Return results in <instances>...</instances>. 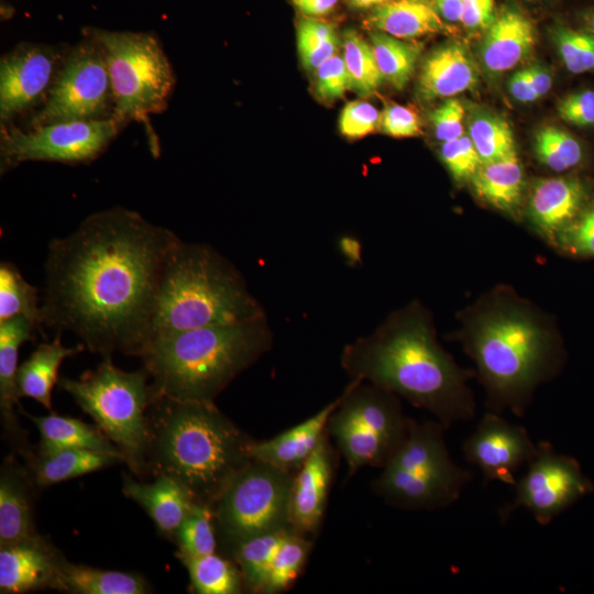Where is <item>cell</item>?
<instances>
[{
	"instance_id": "obj_1",
	"label": "cell",
	"mask_w": 594,
	"mask_h": 594,
	"mask_svg": "<svg viewBox=\"0 0 594 594\" xmlns=\"http://www.w3.org/2000/svg\"><path fill=\"white\" fill-rule=\"evenodd\" d=\"M178 237L139 212L97 211L48 244L42 323L91 352L135 355L151 321L166 256Z\"/></svg>"
},
{
	"instance_id": "obj_2",
	"label": "cell",
	"mask_w": 594,
	"mask_h": 594,
	"mask_svg": "<svg viewBox=\"0 0 594 594\" xmlns=\"http://www.w3.org/2000/svg\"><path fill=\"white\" fill-rule=\"evenodd\" d=\"M340 363L351 380L367 382L433 414L447 429L475 415L460 369L435 339L419 306L392 315L373 333L343 349Z\"/></svg>"
},
{
	"instance_id": "obj_3",
	"label": "cell",
	"mask_w": 594,
	"mask_h": 594,
	"mask_svg": "<svg viewBox=\"0 0 594 594\" xmlns=\"http://www.w3.org/2000/svg\"><path fill=\"white\" fill-rule=\"evenodd\" d=\"M148 469L211 505L249 461L250 440L215 403L155 395L147 413Z\"/></svg>"
},
{
	"instance_id": "obj_4",
	"label": "cell",
	"mask_w": 594,
	"mask_h": 594,
	"mask_svg": "<svg viewBox=\"0 0 594 594\" xmlns=\"http://www.w3.org/2000/svg\"><path fill=\"white\" fill-rule=\"evenodd\" d=\"M266 316L151 338L135 354L153 380L156 395L215 403L241 372L271 349Z\"/></svg>"
},
{
	"instance_id": "obj_5",
	"label": "cell",
	"mask_w": 594,
	"mask_h": 594,
	"mask_svg": "<svg viewBox=\"0 0 594 594\" xmlns=\"http://www.w3.org/2000/svg\"><path fill=\"white\" fill-rule=\"evenodd\" d=\"M263 316V307L231 262L207 244L178 238L162 270L150 339Z\"/></svg>"
},
{
	"instance_id": "obj_6",
	"label": "cell",
	"mask_w": 594,
	"mask_h": 594,
	"mask_svg": "<svg viewBox=\"0 0 594 594\" xmlns=\"http://www.w3.org/2000/svg\"><path fill=\"white\" fill-rule=\"evenodd\" d=\"M463 342L487 392V408L522 416L534 389L557 363L553 338L525 308L497 305L479 312Z\"/></svg>"
},
{
	"instance_id": "obj_7",
	"label": "cell",
	"mask_w": 594,
	"mask_h": 594,
	"mask_svg": "<svg viewBox=\"0 0 594 594\" xmlns=\"http://www.w3.org/2000/svg\"><path fill=\"white\" fill-rule=\"evenodd\" d=\"M148 378L144 367L127 372L113 364L111 355H103L96 370L77 380H58L59 387L95 420L138 475L148 470L147 413L155 397Z\"/></svg>"
},
{
	"instance_id": "obj_8",
	"label": "cell",
	"mask_w": 594,
	"mask_h": 594,
	"mask_svg": "<svg viewBox=\"0 0 594 594\" xmlns=\"http://www.w3.org/2000/svg\"><path fill=\"white\" fill-rule=\"evenodd\" d=\"M437 421L410 420L408 435L373 483L374 492L392 506L435 510L455 503L472 480L457 465Z\"/></svg>"
},
{
	"instance_id": "obj_9",
	"label": "cell",
	"mask_w": 594,
	"mask_h": 594,
	"mask_svg": "<svg viewBox=\"0 0 594 594\" xmlns=\"http://www.w3.org/2000/svg\"><path fill=\"white\" fill-rule=\"evenodd\" d=\"M102 46L113 94V118L124 127L166 110L176 78L163 46L153 32L86 28Z\"/></svg>"
},
{
	"instance_id": "obj_10",
	"label": "cell",
	"mask_w": 594,
	"mask_h": 594,
	"mask_svg": "<svg viewBox=\"0 0 594 594\" xmlns=\"http://www.w3.org/2000/svg\"><path fill=\"white\" fill-rule=\"evenodd\" d=\"M290 471L252 459L211 504L217 537L233 552L253 536L292 527Z\"/></svg>"
},
{
	"instance_id": "obj_11",
	"label": "cell",
	"mask_w": 594,
	"mask_h": 594,
	"mask_svg": "<svg viewBox=\"0 0 594 594\" xmlns=\"http://www.w3.org/2000/svg\"><path fill=\"white\" fill-rule=\"evenodd\" d=\"M114 101L106 55L100 43L84 31L68 46L56 79L43 105L29 116L25 128L55 122L113 118Z\"/></svg>"
},
{
	"instance_id": "obj_12",
	"label": "cell",
	"mask_w": 594,
	"mask_h": 594,
	"mask_svg": "<svg viewBox=\"0 0 594 594\" xmlns=\"http://www.w3.org/2000/svg\"><path fill=\"white\" fill-rule=\"evenodd\" d=\"M124 128L114 118L55 122L35 128L1 125V173L25 162L90 163Z\"/></svg>"
},
{
	"instance_id": "obj_13",
	"label": "cell",
	"mask_w": 594,
	"mask_h": 594,
	"mask_svg": "<svg viewBox=\"0 0 594 594\" xmlns=\"http://www.w3.org/2000/svg\"><path fill=\"white\" fill-rule=\"evenodd\" d=\"M514 496L498 510L506 522L518 508H526L544 526L588 494L593 485L571 457L559 454L546 441L538 443L525 475L515 484Z\"/></svg>"
},
{
	"instance_id": "obj_14",
	"label": "cell",
	"mask_w": 594,
	"mask_h": 594,
	"mask_svg": "<svg viewBox=\"0 0 594 594\" xmlns=\"http://www.w3.org/2000/svg\"><path fill=\"white\" fill-rule=\"evenodd\" d=\"M68 46L22 42L0 59V122L31 116L47 98Z\"/></svg>"
},
{
	"instance_id": "obj_15",
	"label": "cell",
	"mask_w": 594,
	"mask_h": 594,
	"mask_svg": "<svg viewBox=\"0 0 594 594\" xmlns=\"http://www.w3.org/2000/svg\"><path fill=\"white\" fill-rule=\"evenodd\" d=\"M462 450L466 461L480 470L486 482L514 485L515 473L534 459L538 444L524 427L488 411L464 440Z\"/></svg>"
},
{
	"instance_id": "obj_16",
	"label": "cell",
	"mask_w": 594,
	"mask_h": 594,
	"mask_svg": "<svg viewBox=\"0 0 594 594\" xmlns=\"http://www.w3.org/2000/svg\"><path fill=\"white\" fill-rule=\"evenodd\" d=\"M65 560L40 535L0 546V592L16 594L47 587L56 590Z\"/></svg>"
},
{
	"instance_id": "obj_17",
	"label": "cell",
	"mask_w": 594,
	"mask_h": 594,
	"mask_svg": "<svg viewBox=\"0 0 594 594\" xmlns=\"http://www.w3.org/2000/svg\"><path fill=\"white\" fill-rule=\"evenodd\" d=\"M327 433L294 476L290 524L302 535H314L326 510L333 472V454Z\"/></svg>"
},
{
	"instance_id": "obj_18",
	"label": "cell",
	"mask_w": 594,
	"mask_h": 594,
	"mask_svg": "<svg viewBox=\"0 0 594 594\" xmlns=\"http://www.w3.org/2000/svg\"><path fill=\"white\" fill-rule=\"evenodd\" d=\"M37 326L25 316L0 321V413L6 437L25 458L32 451L20 427L14 406L19 405L16 384L18 354L20 346L34 339Z\"/></svg>"
},
{
	"instance_id": "obj_19",
	"label": "cell",
	"mask_w": 594,
	"mask_h": 594,
	"mask_svg": "<svg viewBox=\"0 0 594 594\" xmlns=\"http://www.w3.org/2000/svg\"><path fill=\"white\" fill-rule=\"evenodd\" d=\"M477 81L479 70L470 51L460 42H449L422 62L418 95L426 101L453 98L473 89Z\"/></svg>"
},
{
	"instance_id": "obj_20",
	"label": "cell",
	"mask_w": 594,
	"mask_h": 594,
	"mask_svg": "<svg viewBox=\"0 0 594 594\" xmlns=\"http://www.w3.org/2000/svg\"><path fill=\"white\" fill-rule=\"evenodd\" d=\"M485 31L479 55L491 75L508 72L522 63L535 45L531 21L516 9L501 11Z\"/></svg>"
},
{
	"instance_id": "obj_21",
	"label": "cell",
	"mask_w": 594,
	"mask_h": 594,
	"mask_svg": "<svg viewBox=\"0 0 594 594\" xmlns=\"http://www.w3.org/2000/svg\"><path fill=\"white\" fill-rule=\"evenodd\" d=\"M342 396L343 393L310 418L276 437L261 442L252 441L251 459L286 471H298L326 435L328 420Z\"/></svg>"
},
{
	"instance_id": "obj_22",
	"label": "cell",
	"mask_w": 594,
	"mask_h": 594,
	"mask_svg": "<svg viewBox=\"0 0 594 594\" xmlns=\"http://www.w3.org/2000/svg\"><path fill=\"white\" fill-rule=\"evenodd\" d=\"M585 189L576 177L542 178L532 185L528 215L534 226L548 237L570 224L583 209Z\"/></svg>"
},
{
	"instance_id": "obj_23",
	"label": "cell",
	"mask_w": 594,
	"mask_h": 594,
	"mask_svg": "<svg viewBox=\"0 0 594 594\" xmlns=\"http://www.w3.org/2000/svg\"><path fill=\"white\" fill-rule=\"evenodd\" d=\"M123 492L146 510L165 536L172 537L196 502L180 482L167 475H157L152 483L124 476Z\"/></svg>"
},
{
	"instance_id": "obj_24",
	"label": "cell",
	"mask_w": 594,
	"mask_h": 594,
	"mask_svg": "<svg viewBox=\"0 0 594 594\" xmlns=\"http://www.w3.org/2000/svg\"><path fill=\"white\" fill-rule=\"evenodd\" d=\"M32 481L18 468L14 460H7L0 473V546L32 539L38 534L33 522L31 499Z\"/></svg>"
},
{
	"instance_id": "obj_25",
	"label": "cell",
	"mask_w": 594,
	"mask_h": 594,
	"mask_svg": "<svg viewBox=\"0 0 594 594\" xmlns=\"http://www.w3.org/2000/svg\"><path fill=\"white\" fill-rule=\"evenodd\" d=\"M364 24L372 31L402 40L449 30L430 0H389L372 9Z\"/></svg>"
},
{
	"instance_id": "obj_26",
	"label": "cell",
	"mask_w": 594,
	"mask_h": 594,
	"mask_svg": "<svg viewBox=\"0 0 594 594\" xmlns=\"http://www.w3.org/2000/svg\"><path fill=\"white\" fill-rule=\"evenodd\" d=\"M327 431L333 437L346 461L348 476L354 475L366 465L384 468L394 454L383 439L364 427L340 405L331 414Z\"/></svg>"
},
{
	"instance_id": "obj_27",
	"label": "cell",
	"mask_w": 594,
	"mask_h": 594,
	"mask_svg": "<svg viewBox=\"0 0 594 594\" xmlns=\"http://www.w3.org/2000/svg\"><path fill=\"white\" fill-rule=\"evenodd\" d=\"M58 332L51 342L41 343L18 369L16 384L20 397L33 398L45 408H52V391L58 382V370L62 362L86 348L64 346Z\"/></svg>"
},
{
	"instance_id": "obj_28",
	"label": "cell",
	"mask_w": 594,
	"mask_h": 594,
	"mask_svg": "<svg viewBox=\"0 0 594 594\" xmlns=\"http://www.w3.org/2000/svg\"><path fill=\"white\" fill-rule=\"evenodd\" d=\"M24 415L32 420L40 433L37 452L47 453L61 449H85L106 453L124 461L117 446L98 428L77 418L58 415Z\"/></svg>"
},
{
	"instance_id": "obj_29",
	"label": "cell",
	"mask_w": 594,
	"mask_h": 594,
	"mask_svg": "<svg viewBox=\"0 0 594 594\" xmlns=\"http://www.w3.org/2000/svg\"><path fill=\"white\" fill-rule=\"evenodd\" d=\"M29 476L38 487L51 486L121 462L116 457L85 449H61L25 458Z\"/></svg>"
},
{
	"instance_id": "obj_30",
	"label": "cell",
	"mask_w": 594,
	"mask_h": 594,
	"mask_svg": "<svg viewBox=\"0 0 594 594\" xmlns=\"http://www.w3.org/2000/svg\"><path fill=\"white\" fill-rule=\"evenodd\" d=\"M470 182L475 194L498 210L513 212L521 202L525 180L516 152L482 163Z\"/></svg>"
},
{
	"instance_id": "obj_31",
	"label": "cell",
	"mask_w": 594,
	"mask_h": 594,
	"mask_svg": "<svg viewBox=\"0 0 594 594\" xmlns=\"http://www.w3.org/2000/svg\"><path fill=\"white\" fill-rule=\"evenodd\" d=\"M74 594H144L146 582L139 575L102 570L64 561L57 588Z\"/></svg>"
},
{
	"instance_id": "obj_32",
	"label": "cell",
	"mask_w": 594,
	"mask_h": 594,
	"mask_svg": "<svg viewBox=\"0 0 594 594\" xmlns=\"http://www.w3.org/2000/svg\"><path fill=\"white\" fill-rule=\"evenodd\" d=\"M292 528L260 534L237 546L232 554L245 590L251 593L263 592L276 551Z\"/></svg>"
},
{
	"instance_id": "obj_33",
	"label": "cell",
	"mask_w": 594,
	"mask_h": 594,
	"mask_svg": "<svg viewBox=\"0 0 594 594\" xmlns=\"http://www.w3.org/2000/svg\"><path fill=\"white\" fill-rule=\"evenodd\" d=\"M187 568L191 586L199 594H238L244 588L242 575L232 561L211 553L179 558Z\"/></svg>"
},
{
	"instance_id": "obj_34",
	"label": "cell",
	"mask_w": 594,
	"mask_h": 594,
	"mask_svg": "<svg viewBox=\"0 0 594 594\" xmlns=\"http://www.w3.org/2000/svg\"><path fill=\"white\" fill-rule=\"evenodd\" d=\"M370 43L383 80L403 89L415 72L420 46L382 32L372 33Z\"/></svg>"
},
{
	"instance_id": "obj_35",
	"label": "cell",
	"mask_w": 594,
	"mask_h": 594,
	"mask_svg": "<svg viewBox=\"0 0 594 594\" xmlns=\"http://www.w3.org/2000/svg\"><path fill=\"white\" fill-rule=\"evenodd\" d=\"M341 41L350 89L361 97L375 94L383 78L371 43L352 29L344 31Z\"/></svg>"
},
{
	"instance_id": "obj_36",
	"label": "cell",
	"mask_w": 594,
	"mask_h": 594,
	"mask_svg": "<svg viewBox=\"0 0 594 594\" xmlns=\"http://www.w3.org/2000/svg\"><path fill=\"white\" fill-rule=\"evenodd\" d=\"M25 316L40 329L42 323L37 288L28 283L10 262L0 264V321Z\"/></svg>"
},
{
	"instance_id": "obj_37",
	"label": "cell",
	"mask_w": 594,
	"mask_h": 594,
	"mask_svg": "<svg viewBox=\"0 0 594 594\" xmlns=\"http://www.w3.org/2000/svg\"><path fill=\"white\" fill-rule=\"evenodd\" d=\"M174 537L178 546V558L215 553L217 531L211 505L195 502Z\"/></svg>"
},
{
	"instance_id": "obj_38",
	"label": "cell",
	"mask_w": 594,
	"mask_h": 594,
	"mask_svg": "<svg viewBox=\"0 0 594 594\" xmlns=\"http://www.w3.org/2000/svg\"><path fill=\"white\" fill-rule=\"evenodd\" d=\"M311 542L292 528L279 544L268 578L263 588V594H277L288 590L301 573Z\"/></svg>"
},
{
	"instance_id": "obj_39",
	"label": "cell",
	"mask_w": 594,
	"mask_h": 594,
	"mask_svg": "<svg viewBox=\"0 0 594 594\" xmlns=\"http://www.w3.org/2000/svg\"><path fill=\"white\" fill-rule=\"evenodd\" d=\"M468 131L482 163L516 152L514 134L508 122L495 113L487 111L474 113L469 120Z\"/></svg>"
},
{
	"instance_id": "obj_40",
	"label": "cell",
	"mask_w": 594,
	"mask_h": 594,
	"mask_svg": "<svg viewBox=\"0 0 594 594\" xmlns=\"http://www.w3.org/2000/svg\"><path fill=\"white\" fill-rule=\"evenodd\" d=\"M296 41L301 64L310 72L338 54L342 42L333 24L308 16L298 22Z\"/></svg>"
},
{
	"instance_id": "obj_41",
	"label": "cell",
	"mask_w": 594,
	"mask_h": 594,
	"mask_svg": "<svg viewBox=\"0 0 594 594\" xmlns=\"http://www.w3.org/2000/svg\"><path fill=\"white\" fill-rule=\"evenodd\" d=\"M537 160L554 172H565L578 166L583 158L580 142L570 133L556 127L540 129L534 143Z\"/></svg>"
},
{
	"instance_id": "obj_42",
	"label": "cell",
	"mask_w": 594,
	"mask_h": 594,
	"mask_svg": "<svg viewBox=\"0 0 594 594\" xmlns=\"http://www.w3.org/2000/svg\"><path fill=\"white\" fill-rule=\"evenodd\" d=\"M553 42L559 56L573 74L594 70V34L560 26L553 32Z\"/></svg>"
},
{
	"instance_id": "obj_43",
	"label": "cell",
	"mask_w": 594,
	"mask_h": 594,
	"mask_svg": "<svg viewBox=\"0 0 594 594\" xmlns=\"http://www.w3.org/2000/svg\"><path fill=\"white\" fill-rule=\"evenodd\" d=\"M440 158L452 177L459 183L471 180L482 164L479 153L468 134L443 142L440 147Z\"/></svg>"
},
{
	"instance_id": "obj_44",
	"label": "cell",
	"mask_w": 594,
	"mask_h": 594,
	"mask_svg": "<svg viewBox=\"0 0 594 594\" xmlns=\"http://www.w3.org/2000/svg\"><path fill=\"white\" fill-rule=\"evenodd\" d=\"M556 239L572 254L594 256V199Z\"/></svg>"
},
{
	"instance_id": "obj_45",
	"label": "cell",
	"mask_w": 594,
	"mask_h": 594,
	"mask_svg": "<svg viewBox=\"0 0 594 594\" xmlns=\"http://www.w3.org/2000/svg\"><path fill=\"white\" fill-rule=\"evenodd\" d=\"M314 73V92L323 102L342 98L350 89L343 56L339 53L321 64Z\"/></svg>"
},
{
	"instance_id": "obj_46",
	"label": "cell",
	"mask_w": 594,
	"mask_h": 594,
	"mask_svg": "<svg viewBox=\"0 0 594 594\" xmlns=\"http://www.w3.org/2000/svg\"><path fill=\"white\" fill-rule=\"evenodd\" d=\"M381 113L367 101L348 102L339 117V130L349 139H359L373 133L380 128Z\"/></svg>"
},
{
	"instance_id": "obj_47",
	"label": "cell",
	"mask_w": 594,
	"mask_h": 594,
	"mask_svg": "<svg viewBox=\"0 0 594 594\" xmlns=\"http://www.w3.org/2000/svg\"><path fill=\"white\" fill-rule=\"evenodd\" d=\"M465 109L455 98L446 99L430 114L436 138L443 142L464 135Z\"/></svg>"
},
{
	"instance_id": "obj_48",
	"label": "cell",
	"mask_w": 594,
	"mask_h": 594,
	"mask_svg": "<svg viewBox=\"0 0 594 594\" xmlns=\"http://www.w3.org/2000/svg\"><path fill=\"white\" fill-rule=\"evenodd\" d=\"M380 128L393 138H413L422 133L420 120L410 106L392 103L381 113Z\"/></svg>"
},
{
	"instance_id": "obj_49",
	"label": "cell",
	"mask_w": 594,
	"mask_h": 594,
	"mask_svg": "<svg viewBox=\"0 0 594 594\" xmlns=\"http://www.w3.org/2000/svg\"><path fill=\"white\" fill-rule=\"evenodd\" d=\"M560 118L573 125L588 127L594 124V90H582L571 94L558 103Z\"/></svg>"
},
{
	"instance_id": "obj_50",
	"label": "cell",
	"mask_w": 594,
	"mask_h": 594,
	"mask_svg": "<svg viewBox=\"0 0 594 594\" xmlns=\"http://www.w3.org/2000/svg\"><path fill=\"white\" fill-rule=\"evenodd\" d=\"M495 0H464L461 22L469 31L486 30L495 19Z\"/></svg>"
},
{
	"instance_id": "obj_51",
	"label": "cell",
	"mask_w": 594,
	"mask_h": 594,
	"mask_svg": "<svg viewBox=\"0 0 594 594\" xmlns=\"http://www.w3.org/2000/svg\"><path fill=\"white\" fill-rule=\"evenodd\" d=\"M507 87L510 96L519 102L529 103L539 99L527 77L525 68L515 72L510 76Z\"/></svg>"
},
{
	"instance_id": "obj_52",
	"label": "cell",
	"mask_w": 594,
	"mask_h": 594,
	"mask_svg": "<svg viewBox=\"0 0 594 594\" xmlns=\"http://www.w3.org/2000/svg\"><path fill=\"white\" fill-rule=\"evenodd\" d=\"M294 7L308 18H321L330 14L339 0H290Z\"/></svg>"
},
{
	"instance_id": "obj_53",
	"label": "cell",
	"mask_w": 594,
	"mask_h": 594,
	"mask_svg": "<svg viewBox=\"0 0 594 594\" xmlns=\"http://www.w3.org/2000/svg\"><path fill=\"white\" fill-rule=\"evenodd\" d=\"M525 70L539 98L550 91L552 87V77L547 69L538 65H532L531 67L525 68Z\"/></svg>"
},
{
	"instance_id": "obj_54",
	"label": "cell",
	"mask_w": 594,
	"mask_h": 594,
	"mask_svg": "<svg viewBox=\"0 0 594 594\" xmlns=\"http://www.w3.org/2000/svg\"><path fill=\"white\" fill-rule=\"evenodd\" d=\"M433 3L444 21L461 22L464 0H438Z\"/></svg>"
},
{
	"instance_id": "obj_55",
	"label": "cell",
	"mask_w": 594,
	"mask_h": 594,
	"mask_svg": "<svg viewBox=\"0 0 594 594\" xmlns=\"http://www.w3.org/2000/svg\"><path fill=\"white\" fill-rule=\"evenodd\" d=\"M389 0H346V2L355 9H374Z\"/></svg>"
},
{
	"instance_id": "obj_56",
	"label": "cell",
	"mask_w": 594,
	"mask_h": 594,
	"mask_svg": "<svg viewBox=\"0 0 594 594\" xmlns=\"http://www.w3.org/2000/svg\"><path fill=\"white\" fill-rule=\"evenodd\" d=\"M583 23L586 28V31L594 34V9H591L584 13Z\"/></svg>"
},
{
	"instance_id": "obj_57",
	"label": "cell",
	"mask_w": 594,
	"mask_h": 594,
	"mask_svg": "<svg viewBox=\"0 0 594 594\" xmlns=\"http://www.w3.org/2000/svg\"><path fill=\"white\" fill-rule=\"evenodd\" d=\"M433 2L438 1V0H432Z\"/></svg>"
}]
</instances>
